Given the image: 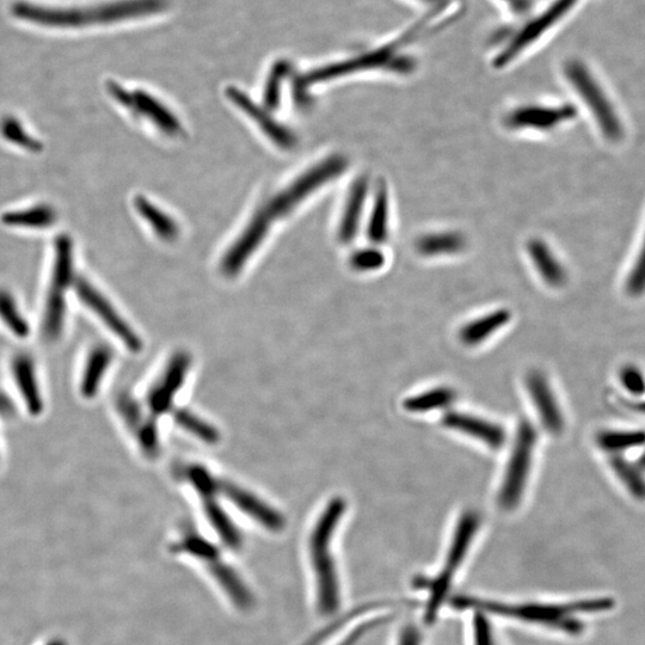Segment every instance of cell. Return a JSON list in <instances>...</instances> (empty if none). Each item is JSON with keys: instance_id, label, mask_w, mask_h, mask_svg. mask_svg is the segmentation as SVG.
Returning a JSON list of instances; mask_svg holds the SVG:
<instances>
[{"instance_id": "1", "label": "cell", "mask_w": 645, "mask_h": 645, "mask_svg": "<svg viewBox=\"0 0 645 645\" xmlns=\"http://www.w3.org/2000/svg\"><path fill=\"white\" fill-rule=\"evenodd\" d=\"M347 168V159L342 156H333L327 161L318 164L305 172L290 187L282 190L279 195L270 199L260 211L255 214L241 238L227 251L223 260V270L226 275H235L241 270L248 258L260 247L270 226L275 220L285 217L294 208L305 200L307 196L321 188L323 184L334 180Z\"/></svg>"}, {"instance_id": "2", "label": "cell", "mask_w": 645, "mask_h": 645, "mask_svg": "<svg viewBox=\"0 0 645 645\" xmlns=\"http://www.w3.org/2000/svg\"><path fill=\"white\" fill-rule=\"evenodd\" d=\"M168 0H116L89 8H47L28 2H17L11 11L22 21L51 28H83L132 20L157 14L168 8Z\"/></svg>"}, {"instance_id": "3", "label": "cell", "mask_w": 645, "mask_h": 645, "mask_svg": "<svg viewBox=\"0 0 645 645\" xmlns=\"http://www.w3.org/2000/svg\"><path fill=\"white\" fill-rule=\"evenodd\" d=\"M452 604L460 611L477 610L478 612L499 614V616L506 618L550 626V628L567 632L570 635H579L585 626L579 619L573 617L575 613L610 611L616 602L610 598H602L571 602L568 605H508L476 598L457 597L453 599Z\"/></svg>"}, {"instance_id": "4", "label": "cell", "mask_w": 645, "mask_h": 645, "mask_svg": "<svg viewBox=\"0 0 645 645\" xmlns=\"http://www.w3.org/2000/svg\"><path fill=\"white\" fill-rule=\"evenodd\" d=\"M344 512L346 501L335 497L319 516L310 537V565L315 581L317 607L323 614H333L340 607V581L335 559L331 554V542Z\"/></svg>"}, {"instance_id": "5", "label": "cell", "mask_w": 645, "mask_h": 645, "mask_svg": "<svg viewBox=\"0 0 645 645\" xmlns=\"http://www.w3.org/2000/svg\"><path fill=\"white\" fill-rule=\"evenodd\" d=\"M172 549L178 554L193 557L195 561L204 564L206 573L212 576L214 582L221 587V591L229 597L227 599L238 610H249L253 605V595L245 586L241 576H238L236 571L224 561L220 552L206 539L194 532H188L177 540Z\"/></svg>"}, {"instance_id": "6", "label": "cell", "mask_w": 645, "mask_h": 645, "mask_svg": "<svg viewBox=\"0 0 645 645\" xmlns=\"http://www.w3.org/2000/svg\"><path fill=\"white\" fill-rule=\"evenodd\" d=\"M479 515L476 512L468 511L460 518L456 532H454L450 551L446 558L444 568L433 581H427L430 595L426 606L425 620L432 624L438 616L442 602L447 597L448 589L451 587L454 575L462 565L466 554H468L473 538H475L479 527Z\"/></svg>"}, {"instance_id": "7", "label": "cell", "mask_w": 645, "mask_h": 645, "mask_svg": "<svg viewBox=\"0 0 645 645\" xmlns=\"http://www.w3.org/2000/svg\"><path fill=\"white\" fill-rule=\"evenodd\" d=\"M537 432L528 421H521L509 458L508 468L500 489L499 505L505 511H513L520 505L528 475H530Z\"/></svg>"}, {"instance_id": "8", "label": "cell", "mask_w": 645, "mask_h": 645, "mask_svg": "<svg viewBox=\"0 0 645 645\" xmlns=\"http://www.w3.org/2000/svg\"><path fill=\"white\" fill-rule=\"evenodd\" d=\"M565 76L571 85L586 102L589 109L597 120L601 132L611 141H618L623 137V125L620 122L616 110H614L605 92L587 67L577 60H571L565 65Z\"/></svg>"}, {"instance_id": "9", "label": "cell", "mask_w": 645, "mask_h": 645, "mask_svg": "<svg viewBox=\"0 0 645 645\" xmlns=\"http://www.w3.org/2000/svg\"><path fill=\"white\" fill-rule=\"evenodd\" d=\"M184 475L190 484H193L194 488L199 491L202 501H204L207 518L219 537L230 548L238 549L242 544L241 534L238 533L237 528L233 526L231 520L218 505L217 500L214 499V495L217 493V479H214L210 473L198 465L188 466Z\"/></svg>"}, {"instance_id": "10", "label": "cell", "mask_w": 645, "mask_h": 645, "mask_svg": "<svg viewBox=\"0 0 645 645\" xmlns=\"http://www.w3.org/2000/svg\"><path fill=\"white\" fill-rule=\"evenodd\" d=\"M576 3L577 0H557L548 10L537 18H534L532 22L520 30L518 35L514 36V39L503 49L499 57H496L495 66H506L516 57H519L526 48L532 46L533 42L542 38L544 33L554 27L558 21H561L563 16Z\"/></svg>"}, {"instance_id": "11", "label": "cell", "mask_w": 645, "mask_h": 645, "mask_svg": "<svg viewBox=\"0 0 645 645\" xmlns=\"http://www.w3.org/2000/svg\"><path fill=\"white\" fill-rule=\"evenodd\" d=\"M396 43L390 47L379 48L376 51L359 55V57L342 61V63L321 67V69L312 71L309 75L301 78L299 85L301 88L306 89L307 86L347 76L350 73L397 64L395 61L399 45H396Z\"/></svg>"}, {"instance_id": "12", "label": "cell", "mask_w": 645, "mask_h": 645, "mask_svg": "<svg viewBox=\"0 0 645 645\" xmlns=\"http://www.w3.org/2000/svg\"><path fill=\"white\" fill-rule=\"evenodd\" d=\"M76 291L79 298L92 311L97 313V316L126 344L131 352H139L141 346H143L139 336L134 333L132 328L119 316V313L114 310V307L108 303V300L94 286H91L88 281L78 279L76 282Z\"/></svg>"}, {"instance_id": "13", "label": "cell", "mask_w": 645, "mask_h": 645, "mask_svg": "<svg viewBox=\"0 0 645 645\" xmlns=\"http://www.w3.org/2000/svg\"><path fill=\"white\" fill-rule=\"evenodd\" d=\"M576 110L571 106L544 107L525 106L514 109L507 116V125L514 129H533V131H550L563 122L571 120Z\"/></svg>"}, {"instance_id": "14", "label": "cell", "mask_w": 645, "mask_h": 645, "mask_svg": "<svg viewBox=\"0 0 645 645\" xmlns=\"http://www.w3.org/2000/svg\"><path fill=\"white\" fill-rule=\"evenodd\" d=\"M110 92L118 98L120 103L145 115L165 133L176 134L181 132L180 122L177 121L174 114H171L161 102H158L156 98L146 94V92L135 91L133 94H129L128 91L116 84L110 86Z\"/></svg>"}, {"instance_id": "15", "label": "cell", "mask_w": 645, "mask_h": 645, "mask_svg": "<svg viewBox=\"0 0 645 645\" xmlns=\"http://www.w3.org/2000/svg\"><path fill=\"white\" fill-rule=\"evenodd\" d=\"M217 489L218 491H221V494H224L227 499L231 500L233 505L242 509L245 514L249 515L250 518H253L258 522V524L268 528V530L279 532L284 528V518H282L275 509L269 507L260 499H257L256 496L248 493L247 490H243L235 484L227 482L221 483L218 481Z\"/></svg>"}, {"instance_id": "16", "label": "cell", "mask_w": 645, "mask_h": 645, "mask_svg": "<svg viewBox=\"0 0 645 645\" xmlns=\"http://www.w3.org/2000/svg\"><path fill=\"white\" fill-rule=\"evenodd\" d=\"M526 383L544 428L551 434H561L564 428L563 416L544 374L532 371L528 373Z\"/></svg>"}, {"instance_id": "17", "label": "cell", "mask_w": 645, "mask_h": 645, "mask_svg": "<svg viewBox=\"0 0 645 645\" xmlns=\"http://www.w3.org/2000/svg\"><path fill=\"white\" fill-rule=\"evenodd\" d=\"M189 356L178 354L168 367L164 378L152 387L147 402L152 413L159 415L165 413L171 408L172 399H174L178 390L181 389L184 377H186L189 367Z\"/></svg>"}, {"instance_id": "18", "label": "cell", "mask_w": 645, "mask_h": 645, "mask_svg": "<svg viewBox=\"0 0 645 645\" xmlns=\"http://www.w3.org/2000/svg\"><path fill=\"white\" fill-rule=\"evenodd\" d=\"M444 425L447 428L457 430V432L470 435L472 438L484 442L485 445L493 448V450H500L506 442L505 429L496 425V423L479 419V417L472 415L450 411L444 416Z\"/></svg>"}, {"instance_id": "19", "label": "cell", "mask_w": 645, "mask_h": 645, "mask_svg": "<svg viewBox=\"0 0 645 645\" xmlns=\"http://www.w3.org/2000/svg\"><path fill=\"white\" fill-rule=\"evenodd\" d=\"M227 94L231 97L233 103L237 104L238 107L243 109L244 113L253 118L258 125L262 128V131L269 135L270 138L274 141L275 144H278L284 149H290V147L296 145V138L291 132L286 131V129L270 118L268 113L264 112L261 108H258L256 104L250 100V98L243 94L241 90L229 89Z\"/></svg>"}, {"instance_id": "20", "label": "cell", "mask_w": 645, "mask_h": 645, "mask_svg": "<svg viewBox=\"0 0 645 645\" xmlns=\"http://www.w3.org/2000/svg\"><path fill=\"white\" fill-rule=\"evenodd\" d=\"M528 255L546 284L551 287H562L567 282V273L561 262L543 241L533 239L528 243Z\"/></svg>"}, {"instance_id": "21", "label": "cell", "mask_w": 645, "mask_h": 645, "mask_svg": "<svg viewBox=\"0 0 645 645\" xmlns=\"http://www.w3.org/2000/svg\"><path fill=\"white\" fill-rule=\"evenodd\" d=\"M368 195V182L366 178L356 181L350 190L346 208L342 215L339 237L343 243H349L359 230L362 212Z\"/></svg>"}, {"instance_id": "22", "label": "cell", "mask_w": 645, "mask_h": 645, "mask_svg": "<svg viewBox=\"0 0 645 645\" xmlns=\"http://www.w3.org/2000/svg\"><path fill=\"white\" fill-rule=\"evenodd\" d=\"M12 367H14V376L18 389L22 392L29 413L40 415L43 410V401L32 359L27 355H18Z\"/></svg>"}, {"instance_id": "23", "label": "cell", "mask_w": 645, "mask_h": 645, "mask_svg": "<svg viewBox=\"0 0 645 645\" xmlns=\"http://www.w3.org/2000/svg\"><path fill=\"white\" fill-rule=\"evenodd\" d=\"M511 312L508 310H496L475 321L468 323L460 331V340L466 346H476L495 334L502 327L511 321Z\"/></svg>"}, {"instance_id": "24", "label": "cell", "mask_w": 645, "mask_h": 645, "mask_svg": "<svg viewBox=\"0 0 645 645\" xmlns=\"http://www.w3.org/2000/svg\"><path fill=\"white\" fill-rule=\"evenodd\" d=\"M113 352L108 346H98L92 350L83 374L81 391L85 398H92L100 389L103 374L112 362Z\"/></svg>"}, {"instance_id": "25", "label": "cell", "mask_w": 645, "mask_h": 645, "mask_svg": "<svg viewBox=\"0 0 645 645\" xmlns=\"http://www.w3.org/2000/svg\"><path fill=\"white\" fill-rule=\"evenodd\" d=\"M390 200L385 184H380L374 198L370 220H368L367 235L373 243L385 242L389 237Z\"/></svg>"}, {"instance_id": "26", "label": "cell", "mask_w": 645, "mask_h": 645, "mask_svg": "<svg viewBox=\"0 0 645 645\" xmlns=\"http://www.w3.org/2000/svg\"><path fill=\"white\" fill-rule=\"evenodd\" d=\"M464 247V237L456 232L429 233L416 243L417 251L428 257L456 254Z\"/></svg>"}, {"instance_id": "27", "label": "cell", "mask_w": 645, "mask_h": 645, "mask_svg": "<svg viewBox=\"0 0 645 645\" xmlns=\"http://www.w3.org/2000/svg\"><path fill=\"white\" fill-rule=\"evenodd\" d=\"M456 399V392L450 387H436L420 395L410 397L404 402V408L410 413H427L438 409L447 408Z\"/></svg>"}, {"instance_id": "28", "label": "cell", "mask_w": 645, "mask_h": 645, "mask_svg": "<svg viewBox=\"0 0 645 645\" xmlns=\"http://www.w3.org/2000/svg\"><path fill=\"white\" fill-rule=\"evenodd\" d=\"M61 288L52 287L51 293L47 300L45 324H43V333L47 339L55 340L61 334L65 317V301Z\"/></svg>"}, {"instance_id": "29", "label": "cell", "mask_w": 645, "mask_h": 645, "mask_svg": "<svg viewBox=\"0 0 645 645\" xmlns=\"http://www.w3.org/2000/svg\"><path fill=\"white\" fill-rule=\"evenodd\" d=\"M597 442L602 450L619 452L640 447L645 444V432L632 430V432H602L598 435Z\"/></svg>"}, {"instance_id": "30", "label": "cell", "mask_w": 645, "mask_h": 645, "mask_svg": "<svg viewBox=\"0 0 645 645\" xmlns=\"http://www.w3.org/2000/svg\"><path fill=\"white\" fill-rule=\"evenodd\" d=\"M138 211L143 217L149 221V224L158 233L159 237L164 239H174L177 236V226L167 214L159 211L157 207L152 206L149 201L145 199H138Z\"/></svg>"}, {"instance_id": "31", "label": "cell", "mask_w": 645, "mask_h": 645, "mask_svg": "<svg viewBox=\"0 0 645 645\" xmlns=\"http://www.w3.org/2000/svg\"><path fill=\"white\" fill-rule=\"evenodd\" d=\"M614 472L617 473L620 481H622L630 493L637 497V499H645V481L640 471L634 465L630 464L628 460L623 457L614 456L610 460Z\"/></svg>"}, {"instance_id": "32", "label": "cell", "mask_w": 645, "mask_h": 645, "mask_svg": "<svg viewBox=\"0 0 645 645\" xmlns=\"http://www.w3.org/2000/svg\"><path fill=\"white\" fill-rule=\"evenodd\" d=\"M0 317L15 335L20 337L29 335L26 319L18 311L15 300L4 291H0Z\"/></svg>"}, {"instance_id": "33", "label": "cell", "mask_w": 645, "mask_h": 645, "mask_svg": "<svg viewBox=\"0 0 645 645\" xmlns=\"http://www.w3.org/2000/svg\"><path fill=\"white\" fill-rule=\"evenodd\" d=\"M175 417L178 425L186 428L190 433L199 436L200 439L211 442V444L219 440L218 430L199 419V417L182 410L177 411Z\"/></svg>"}, {"instance_id": "34", "label": "cell", "mask_w": 645, "mask_h": 645, "mask_svg": "<svg viewBox=\"0 0 645 645\" xmlns=\"http://www.w3.org/2000/svg\"><path fill=\"white\" fill-rule=\"evenodd\" d=\"M288 69H290V65L285 63V61H280V63L274 66L272 73H270L266 90H264V101H266L270 108L279 106L281 85L284 77L287 75Z\"/></svg>"}, {"instance_id": "35", "label": "cell", "mask_w": 645, "mask_h": 645, "mask_svg": "<svg viewBox=\"0 0 645 645\" xmlns=\"http://www.w3.org/2000/svg\"><path fill=\"white\" fill-rule=\"evenodd\" d=\"M54 215L48 208H34L26 212H18L8 215L6 220L11 225L20 224L21 226H48L52 223Z\"/></svg>"}, {"instance_id": "36", "label": "cell", "mask_w": 645, "mask_h": 645, "mask_svg": "<svg viewBox=\"0 0 645 645\" xmlns=\"http://www.w3.org/2000/svg\"><path fill=\"white\" fill-rule=\"evenodd\" d=\"M385 263L384 254L377 249H365L356 253L352 258V266L361 272L377 270Z\"/></svg>"}, {"instance_id": "37", "label": "cell", "mask_w": 645, "mask_h": 645, "mask_svg": "<svg viewBox=\"0 0 645 645\" xmlns=\"http://www.w3.org/2000/svg\"><path fill=\"white\" fill-rule=\"evenodd\" d=\"M626 291L635 297L641 296L645 292V241L635 267L626 282Z\"/></svg>"}, {"instance_id": "38", "label": "cell", "mask_w": 645, "mask_h": 645, "mask_svg": "<svg viewBox=\"0 0 645 645\" xmlns=\"http://www.w3.org/2000/svg\"><path fill=\"white\" fill-rule=\"evenodd\" d=\"M620 380L626 390H628L631 395L642 396L645 393V378L643 373L638 370L635 366L625 367L622 372H620Z\"/></svg>"}, {"instance_id": "39", "label": "cell", "mask_w": 645, "mask_h": 645, "mask_svg": "<svg viewBox=\"0 0 645 645\" xmlns=\"http://www.w3.org/2000/svg\"><path fill=\"white\" fill-rule=\"evenodd\" d=\"M473 641L475 645H496L489 620L482 612L476 613L473 619Z\"/></svg>"}, {"instance_id": "40", "label": "cell", "mask_w": 645, "mask_h": 645, "mask_svg": "<svg viewBox=\"0 0 645 645\" xmlns=\"http://www.w3.org/2000/svg\"><path fill=\"white\" fill-rule=\"evenodd\" d=\"M420 643V631L417 630L415 625H408L407 628H404V630L402 631L398 645H420Z\"/></svg>"}, {"instance_id": "41", "label": "cell", "mask_w": 645, "mask_h": 645, "mask_svg": "<svg viewBox=\"0 0 645 645\" xmlns=\"http://www.w3.org/2000/svg\"><path fill=\"white\" fill-rule=\"evenodd\" d=\"M14 411V403H12L8 396H5L4 393L0 392V414L11 415L14 414Z\"/></svg>"}, {"instance_id": "42", "label": "cell", "mask_w": 645, "mask_h": 645, "mask_svg": "<svg viewBox=\"0 0 645 645\" xmlns=\"http://www.w3.org/2000/svg\"><path fill=\"white\" fill-rule=\"evenodd\" d=\"M629 407L636 411H640V413L645 414V402L629 403Z\"/></svg>"}, {"instance_id": "43", "label": "cell", "mask_w": 645, "mask_h": 645, "mask_svg": "<svg viewBox=\"0 0 645 645\" xmlns=\"http://www.w3.org/2000/svg\"><path fill=\"white\" fill-rule=\"evenodd\" d=\"M638 465H640V468L645 469V452L643 453V456L640 458V462H638Z\"/></svg>"}, {"instance_id": "44", "label": "cell", "mask_w": 645, "mask_h": 645, "mask_svg": "<svg viewBox=\"0 0 645 645\" xmlns=\"http://www.w3.org/2000/svg\"><path fill=\"white\" fill-rule=\"evenodd\" d=\"M52 645H64V644H52Z\"/></svg>"}]
</instances>
